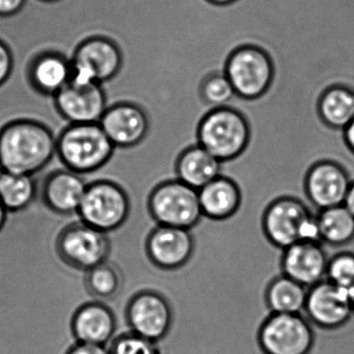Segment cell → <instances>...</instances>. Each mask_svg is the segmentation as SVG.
Returning a JSON list of instances; mask_svg holds the SVG:
<instances>
[{
	"instance_id": "277c9868",
	"label": "cell",
	"mask_w": 354,
	"mask_h": 354,
	"mask_svg": "<svg viewBox=\"0 0 354 354\" xmlns=\"http://www.w3.org/2000/svg\"><path fill=\"white\" fill-rule=\"evenodd\" d=\"M196 142L221 162H231L243 156L250 146V124L233 107L212 109L198 125Z\"/></svg>"
},
{
	"instance_id": "9a60e30c",
	"label": "cell",
	"mask_w": 354,
	"mask_h": 354,
	"mask_svg": "<svg viewBox=\"0 0 354 354\" xmlns=\"http://www.w3.org/2000/svg\"><path fill=\"white\" fill-rule=\"evenodd\" d=\"M99 124L113 146L120 149L140 146L150 131V121L146 111L131 102L109 105Z\"/></svg>"
},
{
	"instance_id": "74e56055",
	"label": "cell",
	"mask_w": 354,
	"mask_h": 354,
	"mask_svg": "<svg viewBox=\"0 0 354 354\" xmlns=\"http://www.w3.org/2000/svg\"><path fill=\"white\" fill-rule=\"evenodd\" d=\"M348 293H349L350 304H351L352 310H353L354 314V285H352L351 287L348 289Z\"/></svg>"
},
{
	"instance_id": "e575fe53",
	"label": "cell",
	"mask_w": 354,
	"mask_h": 354,
	"mask_svg": "<svg viewBox=\"0 0 354 354\" xmlns=\"http://www.w3.org/2000/svg\"><path fill=\"white\" fill-rule=\"evenodd\" d=\"M344 206L354 215V181L351 182L349 190H348L347 196H346Z\"/></svg>"
},
{
	"instance_id": "d4e9b609",
	"label": "cell",
	"mask_w": 354,
	"mask_h": 354,
	"mask_svg": "<svg viewBox=\"0 0 354 354\" xmlns=\"http://www.w3.org/2000/svg\"><path fill=\"white\" fill-rule=\"evenodd\" d=\"M317 223L322 243L344 246L354 240V215L344 205L318 211Z\"/></svg>"
},
{
	"instance_id": "f35d334b",
	"label": "cell",
	"mask_w": 354,
	"mask_h": 354,
	"mask_svg": "<svg viewBox=\"0 0 354 354\" xmlns=\"http://www.w3.org/2000/svg\"><path fill=\"white\" fill-rule=\"evenodd\" d=\"M40 1H42V3H59V1H63V0H40Z\"/></svg>"
},
{
	"instance_id": "1f68e13d",
	"label": "cell",
	"mask_w": 354,
	"mask_h": 354,
	"mask_svg": "<svg viewBox=\"0 0 354 354\" xmlns=\"http://www.w3.org/2000/svg\"><path fill=\"white\" fill-rule=\"evenodd\" d=\"M28 0H0V18L8 19L19 15L28 5Z\"/></svg>"
},
{
	"instance_id": "cb8c5ba5",
	"label": "cell",
	"mask_w": 354,
	"mask_h": 354,
	"mask_svg": "<svg viewBox=\"0 0 354 354\" xmlns=\"http://www.w3.org/2000/svg\"><path fill=\"white\" fill-rule=\"evenodd\" d=\"M318 109L325 125L345 129L354 119V90L345 86L327 88L319 100Z\"/></svg>"
},
{
	"instance_id": "f1b7e54d",
	"label": "cell",
	"mask_w": 354,
	"mask_h": 354,
	"mask_svg": "<svg viewBox=\"0 0 354 354\" xmlns=\"http://www.w3.org/2000/svg\"><path fill=\"white\" fill-rule=\"evenodd\" d=\"M111 354H161L159 343L150 341L136 333H121L109 343Z\"/></svg>"
},
{
	"instance_id": "6da1fadb",
	"label": "cell",
	"mask_w": 354,
	"mask_h": 354,
	"mask_svg": "<svg viewBox=\"0 0 354 354\" xmlns=\"http://www.w3.org/2000/svg\"><path fill=\"white\" fill-rule=\"evenodd\" d=\"M57 136L46 124L36 120L10 122L0 129V169L22 175H36L57 154Z\"/></svg>"
},
{
	"instance_id": "d6a6232c",
	"label": "cell",
	"mask_w": 354,
	"mask_h": 354,
	"mask_svg": "<svg viewBox=\"0 0 354 354\" xmlns=\"http://www.w3.org/2000/svg\"><path fill=\"white\" fill-rule=\"evenodd\" d=\"M67 354H111L109 346L95 345V344L78 343L70 347Z\"/></svg>"
},
{
	"instance_id": "d6986e66",
	"label": "cell",
	"mask_w": 354,
	"mask_h": 354,
	"mask_svg": "<svg viewBox=\"0 0 354 354\" xmlns=\"http://www.w3.org/2000/svg\"><path fill=\"white\" fill-rule=\"evenodd\" d=\"M88 184L80 174L71 169H57L47 176L42 185V200L57 214L77 213Z\"/></svg>"
},
{
	"instance_id": "30bf717a",
	"label": "cell",
	"mask_w": 354,
	"mask_h": 354,
	"mask_svg": "<svg viewBox=\"0 0 354 354\" xmlns=\"http://www.w3.org/2000/svg\"><path fill=\"white\" fill-rule=\"evenodd\" d=\"M73 76L84 82L104 84L119 76L124 66V53L119 43L104 36L86 39L71 57Z\"/></svg>"
},
{
	"instance_id": "8fae6325",
	"label": "cell",
	"mask_w": 354,
	"mask_h": 354,
	"mask_svg": "<svg viewBox=\"0 0 354 354\" xmlns=\"http://www.w3.org/2000/svg\"><path fill=\"white\" fill-rule=\"evenodd\" d=\"M55 104L68 125L99 123L109 106L102 84L74 77L55 95Z\"/></svg>"
},
{
	"instance_id": "ba28073f",
	"label": "cell",
	"mask_w": 354,
	"mask_h": 354,
	"mask_svg": "<svg viewBox=\"0 0 354 354\" xmlns=\"http://www.w3.org/2000/svg\"><path fill=\"white\" fill-rule=\"evenodd\" d=\"M55 250L68 266L88 271L109 260L111 242L107 233L80 221L62 230Z\"/></svg>"
},
{
	"instance_id": "8d00e7d4",
	"label": "cell",
	"mask_w": 354,
	"mask_h": 354,
	"mask_svg": "<svg viewBox=\"0 0 354 354\" xmlns=\"http://www.w3.org/2000/svg\"><path fill=\"white\" fill-rule=\"evenodd\" d=\"M208 1L209 3H213V5L225 6L235 3L237 0H208Z\"/></svg>"
},
{
	"instance_id": "2e32d148",
	"label": "cell",
	"mask_w": 354,
	"mask_h": 354,
	"mask_svg": "<svg viewBox=\"0 0 354 354\" xmlns=\"http://www.w3.org/2000/svg\"><path fill=\"white\" fill-rule=\"evenodd\" d=\"M149 260L162 270H176L192 259L194 239L190 230L157 225L146 241Z\"/></svg>"
},
{
	"instance_id": "52a82bcc",
	"label": "cell",
	"mask_w": 354,
	"mask_h": 354,
	"mask_svg": "<svg viewBox=\"0 0 354 354\" xmlns=\"http://www.w3.org/2000/svg\"><path fill=\"white\" fill-rule=\"evenodd\" d=\"M257 343L264 354H310L316 335L304 314H271L259 327Z\"/></svg>"
},
{
	"instance_id": "ac0fdd59",
	"label": "cell",
	"mask_w": 354,
	"mask_h": 354,
	"mask_svg": "<svg viewBox=\"0 0 354 354\" xmlns=\"http://www.w3.org/2000/svg\"><path fill=\"white\" fill-rule=\"evenodd\" d=\"M117 330V318L113 310L100 300L86 302L74 313L71 333L78 343L107 345Z\"/></svg>"
},
{
	"instance_id": "4dcf8cb0",
	"label": "cell",
	"mask_w": 354,
	"mask_h": 354,
	"mask_svg": "<svg viewBox=\"0 0 354 354\" xmlns=\"http://www.w3.org/2000/svg\"><path fill=\"white\" fill-rule=\"evenodd\" d=\"M16 57L10 45L0 39V88L10 82L15 71Z\"/></svg>"
},
{
	"instance_id": "4316f807",
	"label": "cell",
	"mask_w": 354,
	"mask_h": 354,
	"mask_svg": "<svg viewBox=\"0 0 354 354\" xmlns=\"http://www.w3.org/2000/svg\"><path fill=\"white\" fill-rule=\"evenodd\" d=\"M124 285V277L117 264L105 261L86 271L84 286L90 295L98 300L117 297Z\"/></svg>"
},
{
	"instance_id": "7c38bea8",
	"label": "cell",
	"mask_w": 354,
	"mask_h": 354,
	"mask_svg": "<svg viewBox=\"0 0 354 354\" xmlns=\"http://www.w3.org/2000/svg\"><path fill=\"white\" fill-rule=\"evenodd\" d=\"M130 331L160 343L173 325V310L169 300L158 292L144 290L130 298L126 308Z\"/></svg>"
},
{
	"instance_id": "603a6c76",
	"label": "cell",
	"mask_w": 354,
	"mask_h": 354,
	"mask_svg": "<svg viewBox=\"0 0 354 354\" xmlns=\"http://www.w3.org/2000/svg\"><path fill=\"white\" fill-rule=\"evenodd\" d=\"M308 289L281 273L269 283L265 301L271 314H304Z\"/></svg>"
},
{
	"instance_id": "ffe728a7",
	"label": "cell",
	"mask_w": 354,
	"mask_h": 354,
	"mask_svg": "<svg viewBox=\"0 0 354 354\" xmlns=\"http://www.w3.org/2000/svg\"><path fill=\"white\" fill-rule=\"evenodd\" d=\"M71 59L59 51L38 53L28 66V80L36 92L55 97L72 80Z\"/></svg>"
},
{
	"instance_id": "7402d4cb",
	"label": "cell",
	"mask_w": 354,
	"mask_h": 354,
	"mask_svg": "<svg viewBox=\"0 0 354 354\" xmlns=\"http://www.w3.org/2000/svg\"><path fill=\"white\" fill-rule=\"evenodd\" d=\"M203 215L211 221H227L237 213L242 203L239 185L221 175L198 190Z\"/></svg>"
},
{
	"instance_id": "e0dca14e",
	"label": "cell",
	"mask_w": 354,
	"mask_h": 354,
	"mask_svg": "<svg viewBox=\"0 0 354 354\" xmlns=\"http://www.w3.org/2000/svg\"><path fill=\"white\" fill-rule=\"evenodd\" d=\"M328 256L322 242L300 241L283 250V274L306 288L326 279Z\"/></svg>"
},
{
	"instance_id": "5bb4252c",
	"label": "cell",
	"mask_w": 354,
	"mask_h": 354,
	"mask_svg": "<svg viewBox=\"0 0 354 354\" xmlns=\"http://www.w3.org/2000/svg\"><path fill=\"white\" fill-rule=\"evenodd\" d=\"M346 167L331 158L318 159L304 177V192L310 204L320 211L344 205L351 185Z\"/></svg>"
},
{
	"instance_id": "83f0119b",
	"label": "cell",
	"mask_w": 354,
	"mask_h": 354,
	"mask_svg": "<svg viewBox=\"0 0 354 354\" xmlns=\"http://www.w3.org/2000/svg\"><path fill=\"white\" fill-rule=\"evenodd\" d=\"M201 98L208 111L229 106L236 93L225 72L210 74L203 80L200 88Z\"/></svg>"
},
{
	"instance_id": "836d02e7",
	"label": "cell",
	"mask_w": 354,
	"mask_h": 354,
	"mask_svg": "<svg viewBox=\"0 0 354 354\" xmlns=\"http://www.w3.org/2000/svg\"><path fill=\"white\" fill-rule=\"evenodd\" d=\"M343 138L348 152L351 153L354 156V119L352 120L351 123L343 130Z\"/></svg>"
},
{
	"instance_id": "f546056e",
	"label": "cell",
	"mask_w": 354,
	"mask_h": 354,
	"mask_svg": "<svg viewBox=\"0 0 354 354\" xmlns=\"http://www.w3.org/2000/svg\"><path fill=\"white\" fill-rule=\"evenodd\" d=\"M325 279L347 290L354 285V252H337L329 258Z\"/></svg>"
},
{
	"instance_id": "484cf974",
	"label": "cell",
	"mask_w": 354,
	"mask_h": 354,
	"mask_svg": "<svg viewBox=\"0 0 354 354\" xmlns=\"http://www.w3.org/2000/svg\"><path fill=\"white\" fill-rule=\"evenodd\" d=\"M38 186L34 176L0 171V201L8 212H19L36 200Z\"/></svg>"
},
{
	"instance_id": "9c48e42d",
	"label": "cell",
	"mask_w": 354,
	"mask_h": 354,
	"mask_svg": "<svg viewBox=\"0 0 354 354\" xmlns=\"http://www.w3.org/2000/svg\"><path fill=\"white\" fill-rule=\"evenodd\" d=\"M225 73L235 90L236 96L254 100L268 90L274 68L263 49L246 45L231 53L225 63Z\"/></svg>"
},
{
	"instance_id": "7a4b0ae2",
	"label": "cell",
	"mask_w": 354,
	"mask_h": 354,
	"mask_svg": "<svg viewBox=\"0 0 354 354\" xmlns=\"http://www.w3.org/2000/svg\"><path fill=\"white\" fill-rule=\"evenodd\" d=\"M115 150L99 123L70 124L57 136V156L66 169L80 175L104 167Z\"/></svg>"
},
{
	"instance_id": "44dd1931",
	"label": "cell",
	"mask_w": 354,
	"mask_h": 354,
	"mask_svg": "<svg viewBox=\"0 0 354 354\" xmlns=\"http://www.w3.org/2000/svg\"><path fill=\"white\" fill-rule=\"evenodd\" d=\"M221 160L198 144L184 149L175 161L177 179L200 190L223 174Z\"/></svg>"
},
{
	"instance_id": "5b68a950",
	"label": "cell",
	"mask_w": 354,
	"mask_h": 354,
	"mask_svg": "<svg viewBox=\"0 0 354 354\" xmlns=\"http://www.w3.org/2000/svg\"><path fill=\"white\" fill-rule=\"evenodd\" d=\"M149 212L157 225L192 230L204 217L198 190L178 179L158 184L151 192Z\"/></svg>"
},
{
	"instance_id": "8992f818",
	"label": "cell",
	"mask_w": 354,
	"mask_h": 354,
	"mask_svg": "<svg viewBox=\"0 0 354 354\" xmlns=\"http://www.w3.org/2000/svg\"><path fill=\"white\" fill-rule=\"evenodd\" d=\"M130 211L129 196L120 184L98 180L86 187L77 213L84 223L109 233L127 221Z\"/></svg>"
},
{
	"instance_id": "d590c367",
	"label": "cell",
	"mask_w": 354,
	"mask_h": 354,
	"mask_svg": "<svg viewBox=\"0 0 354 354\" xmlns=\"http://www.w3.org/2000/svg\"><path fill=\"white\" fill-rule=\"evenodd\" d=\"M8 213L9 212H8L7 209L0 201V231L3 229L6 223H7Z\"/></svg>"
},
{
	"instance_id": "3957f363",
	"label": "cell",
	"mask_w": 354,
	"mask_h": 354,
	"mask_svg": "<svg viewBox=\"0 0 354 354\" xmlns=\"http://www.w3.org/2000/svg\"><path fill=\"white\" fill-rule=\"evenodd\" d=\"M262 227L267 240L281 250L300 241L321 242L317 214L294 196L272 201L265 209Z\"/></svg>"
},
{
	"instance_id": "4fadbf2b",
	"label": "cell",
	"mask_w": 354,
	"mask_h": 354,
	"mask_svg": "<svg viewBox=\"0 0 354 354\" xmlns=\"http://www.w3.org/2000/svg\"><path fill=\"white\" fill-rule=\"evenodd\" d=\"M304 313L313 326L323 330L341 328L354 315L348 290L327 279L308 288Z\"/></svg>"
}]
</instances>
